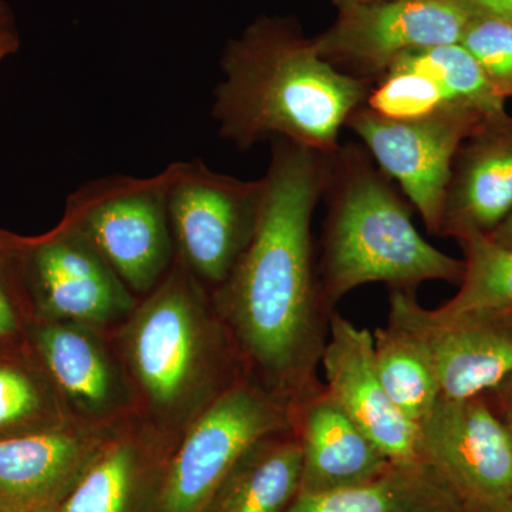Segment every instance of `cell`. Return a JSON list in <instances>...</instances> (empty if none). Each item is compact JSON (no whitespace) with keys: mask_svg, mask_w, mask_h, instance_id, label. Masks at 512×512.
Segmentation results:
<instances>
[{"mask_svg":"<svg viewBox=\"0 0 512 512\" xmlns=\"http://www.w3.org/2000/svg\"><path fill=\"white\" fill-rule=\"evenodd\" d=\"M171 171L168 218L175 256L212 292L254 237L265 180H239L201 160L177 161Z\"/></svg>","mask_w":512,"mask_h":512,"instance_id":"6","label":"cell"},{"mask_svg":"<svg viewBox=\"0 0 512 512\" xmlns=\"http://www.w3.org/2000/svg\"><path fill=\"white\" fill-rule=\"evenodd\" d=\"M474 15L494 16L512 22V0H464Z\"/></svg>","mask_w":512,"mask_h":512,"instance_id":"29","label":"cell"},{"mask_svg":"<svg viewBox=\"0 0 512 512\" xmlns=\"http://www.w3.org/2000/svg\"><path fill=\"white\" fill-rule=\"evenodd\" d=\"M377 373L400 412L419 424L441 399L433 359L423 340L402 320L389 315L373 332Z\"/></svg>","mask_w":512,"mask_h":512,"instance_id":"21","label":"cell"},{"mask_svg":"<svg viewBox=\"0 0 512 512\" xmlns=\"http://www.w3.org/2000/svg\"><path fill=\"white\" fill-rule=\"evenodd\" d=\"M212 117L238 150L285 138L332 154L340 128L365 106L373 84L339 72L320 57L299 23L259 16L221 56Z\"/></svg>","mask_w":512,"mask_h":512,"instance_id":"2","label":"cell"},{"mask_svg":"<svg viewBox=\"0 0 512 512\" xmlns=\"http://www.w3.org/2000/svg\"><path fill=\"white\" fill-rule=\"evenodd\" d=\"M487 238H490L498 247L512 251V212Z\"/></svg>","mask_w":512,"mask_h":512,"instance_id":"31","label":"cell"},{"mask_svg":"<svg viewBox=\"0 0 512 512\" xmlns=\"http://www.w3.org/2000/svg\"><path fill=\"white\" fill-rule=\"evenodd\" d=\"M384 2V0H333L336 8L345 9L352 6L370 5V3Z\"/></svg>","mask_w":512,"mask_h":512,"instance_id":"33","label":"cell"},{"mask_svg":"<svg viewBox=\"0 0 512 512\" xmlns=\"http://www.w3.org/2000/svg\"><path fill=\"white\" fill-rule=\"evenodd\" d=\"M171 164L153 177L109 175L67 198L62 220L109 262L138 299L168 274L175 245L168 218Z\"/></svg>","mask_w":512,"mask_h":512,"instance_id":"5","label":"cell"},{"mask_svg":"<svg viewBox=\"0 0 512 512\" xmlns=\"http://www.w3.org/2000/svg\"><path fill=\"white\" fill-rule=\"evenodd\" d=\"M330 154L272 140L254 237L211 292L249 379L295 407L315 392L332 311L320 291L312 220Z\"/></svg>","mask_w":512,"mask_h":512,"instance_id":"1","label":"cell"},{"mask_svg":"<svg viewBox=\"0 0 512 512\" xmlns=\"http://www.w3.org/2000/svg\"><path fill=\"white\" fill-rule=\"evenodd\" d=\"M320 366L326 390L393 463L421 461L419 426L384 389L370 330L333 312Z\"/></svg>","mask_w":512,"mask_h":512,"instance_id":"15","label":"cell"},{"mask_svg":"<svg viewBox=\"0 0 512 512\" xmlns=\"http://www.w3.org/2000/svg\"><path fill=\"white\" fill-rule=\"evenodd\" d=\"M302 447L295 429L255 441L202 512H285L301 490Z\"/></svg>","mask_w":512,"mask_h":512,"instance_id":"19","label":"cell"},{"mask_svg":"<svg viewBox=\"0 0 512 512\" xmlns=\"http://www.w3.org/2000/svg\"><path fill=\"white\" fill-rule=\"evenodd\" d=\"M493 404L495 412L512 424V376L494 392L485 394Z\"/></svg>","mask_w":512,"mask_h":512,"instance_id":"30","label":"cell"},{"mask_svg":"<svg viewBox=\"0 0 512 512\" xmlns=\"http://www.w3.org/2000/svg\"><path fill=\"white\" fill-rule=\"evenodd\" d=\"M0 352V437L55 429L72 417L33 350Z\"/></svg>","mask_w":512,"mask_h":512,"instance_id":"22","label":"cell"},{"mask_svg":"<svg viewBox=\"0 0 512 512\" xmlns=\"http://www.w3.org/2000/svg\"><path fill=\"white\" fill-rule=\"evenodd\" d=\"M464 276L454 298L434 309L440 316L474 312L512 313V251L483 235L458 239Z\"/></svg>","mask_w":512,"mask_h":512,"instance_id":"23","label":"cell"},{"mask_svg":"<svg viewBox=\"0 0 512 512\" xmlns=\"http://www.w3.org/2000/svg\"><path fill=\"white\" fill-rule=\"evenodd\" d=\"M366 106L393 120L420 119L453 107L436 80L400 66L390 67L382 79L373 84Z\"/></svg>","mask_w":512,"mask_h":512,"instance_id":"25","label":"cell"},{"mask_svg":"<svg viewBox=\"0 0 512 512\" xmlns=\"http://www.w3.org/2000/svg\"><path fill=\"white\" fill-rule=\"evenodd\" d=\"M392 66L416 70L436 80L453 107L474 110L485 117L507 113L505 100L495 93L480 64L460 43L414 50Z\"/></svg>","mask_w":512,"mask_h":512,"instance_id":"24","label":"cell"},{"mask_svg":"<svg viewBox=\"0 0 512 512\" xmlns=\"http://www.w3.org/2000/svg\"><path fill=\"white\" fill-rule=\"evenodd\" d=\"M26 239L0 234V345L12 342L23 332V319L15 291L23 282Z\"/></svg>","mask_w":512,"mask_h":512,"instance_id":"27","label":"cell"},{"mask_svg":"<svg viewBox=\"0 0 512 512\" xmlns=\"http://www.w3.org/2000/svg\"><path fill=\"white\" fill-rule=\"evenodd\" d=\"M285 512H468L453 488L424 461L394 463L370 483L333 491L298 494Z\"/></svg>","mask_w":512,"mask_h":512,"instance_id":"20","label":"cell"},{"mask_svg":"<svg viewBox=\"0 0 512 512\" xmlns=\"http://www.w3.org/2000/svg\"><path fill=\"white\" fill-rule=\"evenodd\" d=\"M473 16L464 0H384L339 9L312 40L339 72L375 84L406 53L460 43Z\"/></svg>","mask_w":512,"mask_h":512,"instance_id":"8","label":"cell"},{"mask_svg":"<svg viewBox=\"0 0 512 512\" xmlns=\"http://www.w3.org/2000/svg\"><path fill=\"white\" fill-rule=\"evenodd\" d=\"M302 447L299 494L319 495L370 483L393 461L350 419L325 384L293 407Z\"/></svg>","mask_w":512,"mask_h":512,"instance_id":"18","label":"cell"},{"mask_svg":"<svg viewBox=\"0 0 512 512\" xmlns=\"http://www.w3.org/2000/svg\"><path fill=\"white\" fill-rule=\"evenodd\" d=\"M512 212V117L484 120L451 165L440 237H488Z\"/></svg>","mask_w":512,"mask_h":512,"instance_id":"17","label":"cell"},{"mask_svg":"<svg viewBox=\"0 0 512 512\" xmlns=\"http://www.w3.org/2000/svg\"><path fill=\"white\" fill-rule=\"evenodd\" d=\"M389 305L429 349L444 399L485 396L512 376V313L440 316L420 305L416 289H392Z\"/></svg>","mask_w":512,"mask_h":512,"instance_id":"13","label":"cell"},{"mask_svg":"<svg viewBox=\"0 0 512 512\" xmlns=\"http://www.w3.org/2000/svg\"><path fill=\"white\" fill-rule=\"evenodd\" d=\"M460 45L470 53L501 99H512V22L474 15Z\"/></svg>","mask_w":512,"mask_h":512,"instance_id":"26","label":"cell"},{"mask_svg":"<svg viewBox=\"0 0 512 512\" xmlns=\"http://www.w3.org/2000/svg\"><path fill=\"white\" fill-rule=\"evenodd\" d=\"M137 402V416L181 436L247 377L211 292L175 256L168 274L111 332Z\"/></svg>","mask_w":512,"mask_h":512,"instance_id":"3","label":"cell"},{"mask_svg":"<svg viewBox=\"0 0 512 512\" xmlns=\"http://www.w3.org/2000/svg\"><path fill=\"white\" fill-rule=\"evenodd\" d=\"M293 429L292 407L249 377L222 394L181 434L156 512H202L255 441Z\"/></svg>","mask_w":512,"mask_h":512,"instance_id":"7","label":"cell"},{"mask_svg":"<svg viewBox=\"0 0 512 512\" xmlns=\"http://www.w3.org/2000/svg\"><path fill=\"white\" fill-rule=\"evenodd\" d=\"M419 430L421 461L436 468L468 512L512 497V424L487 396L441 397Z\"/></svg>","mask_w":512,"mask_h":512,"instance_id":"11","label":"cell"},{"mask_svg":"<svg viewBox=\"0 0 512 512\" xmlns=\"http://www.w3.org/2000/svg\"><path fill=\"white\" fill-rule=\"evenodd\" d=\"M70 421L0 437V512H57L90 464L126 424Z\"/></svg>","mask_w":512,"mask_h":512,"instance_id":"14","label":"cell"},{"mask_svg":"<svg viewBox=\"0 0 512 512\" xmlns=\"http://www.w3.org/2000/svg\"><path fill=\"white\" fill-rule=\"evenodd\" d=\"M474 110L448 107L413 120H393L369 107L346 121L376 164L396 180L430 234L439 235L451 165L461 143L484 120Z\"/></svg>","mask_w":512,"mask_h":512,"instance_id":"9","label":"cell"},{"mask_svg":"<svg viewBox=\"0 0 512 512\" xmlns=\"http://www.w3.org/2000/svg\"><path fill=\"white\" fill-rule=\"evenodd\" d=\"M20 47V35L15 15L8 0H0V63L15 55Z\"/></svg>","mask_w":512,"mask_h":512,"instance_id":"28","label":"cell"},{"mask_svg":"<svg viewBox=\"0 0 512 512\" xmlns=\"http://www.w3.org/2000/svg\"><path fill=\"white\" fill-rule=\"evenodd\" d=\"M26 333L72 420L103 426L137 417L133 386L111 332L84 323L33 320Z\"/></svg>","mask_w":512,"mask_h":512,"instance_id":"12","label":"cell"},{"mask_svg":"<svg viewBox=\"0 0 512 512\" xmlns=\"http://www.w3.org/2000/svg\"><path fill=\"white\" fill-rule=\"evenodd\" d=\"M180 437L138 416L128 420L57 512H156Z\"/></svg>","mask_w":512,"mask_h":512,"instance_id":"16","label":"cell"},{"mask_svg":"<svg viewBox=\"0 0 512 512\" xmlns=\"http://www.w3.org/2000/svg\"><path fill=\"white\" fill-rule=\"evenodd\" d=\"M320 291L329 311L369 284L416 289L426 281L458 282L463 259L429 244L413 224L412 204L365 146L340 144L329 156Z\"/></svg>","mask_w":512,"mask_h":512,"instance_id":"4","label":"cell"},{"mask_svg":"<svg viewBox=\"0 0 512 512\" xmlns=\"http://www.w3.org/2000/svg\"><path fill=\"white\" fill-rule=\"evenodd\" d=\"M471 512H512V497L501 503L485 505V507L476 508Z\"/></svg>","mask_w":512,"mask_h":512,"instance_id":"32","label":"cell"},{"mask_svg":"<svg viewBox=\"0 0 512 512\" xmlns=\"http://www.w3.org/2000/svg\"><path fill=\"white\" fill-rule=\"evenodd\" d=\"M23 282L35 320L113 332L138 302L109 262L64 220L45 237L26 239Z\"/></svg>","mask_w":512,"mask_h":512,"instance_id":"10","label":"cell"}]
</instances>
